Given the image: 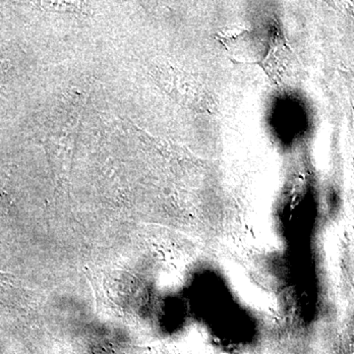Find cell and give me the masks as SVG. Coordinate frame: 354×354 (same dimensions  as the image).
Masks as SVG:
<instances>
[{"instance_id":"1","label":"cell","mask_w":354,"mask_h":354,"mask_svg":"<svg viewBox=\"0 0 354 354\" xmlns=\"http://www.w3.org/2000/svg\"><path fill=\"white\" fill-rule=\"evenodd\" d=\"M1 65H2V62H1V60H0V67H1Z\"/></svg>"}]
</instances>
